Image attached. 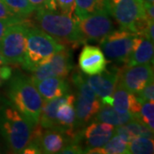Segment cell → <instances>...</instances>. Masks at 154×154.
<instances>
[{
	"label": "cell",
	"mask_w": 154,
	"mask_h": 154,
	"mask_svg": "<svg viewBox=\"0 0 154 154\" xmlns=\"http://www.w3.org/2000/svg\"><path fill=\"white\" fill-rule=\"evenodd\" d=\"M10 102L34 127L43 105V99L30 77L21 73L12 75L8 88Z\"/></svg>",
	"instance_id": "1"
},
{
	"label": "cell",
	"mask_w": 154,
	"mask_h": 154,
	"mask_svg": "<svg viewBox=\"0 0 154 154\" xmlns=\"http://www.w3.org/2000/svg\"><path fill=\"white\" fill-rule=\"evenodd\" d=\"M36 27L49 34L65 46L77 47L81 43L75 17L57 11L47 9L36 10L34 17Z\"/></svg>",
	"instance_id": "2"
},
{
	"label": "cell",
	"mask_w": 154,
	"mask_h": 154,
	"mask_svg": "<svg viewBox=\"0 0 154 154\" xmlns=\"http://www.w3.org/2000/svg\"><path fill=\"white\" fill-rule=\"evenodd\" d=\"M33 127L11 102L0 106V134L13 153H22L30 141Z\"/></svg>",
	"instance_id": "3"
},
{
	"label": "cell",
	"mask_w": 154,
	"mask_h": 154,
	"mask_svg": "<svg viewBox=\"0 0 154 154\" xmlns=\"http://www.w3.org/2000/svg\"><path fill=\"white\" fill-rule=\"evenodd\" d=\"M66 47L41 29L29 25L26 35V51L22 68L32 71L48 62L56 52Z\"/></svg>",
	"instance_id": "4"
},
{
	"label": "cell",
	"mask_w": 154,
	"mask_h": 154,
	"mask_svg": "<svg viewBox=\"0 0 154 154\" xmlns=\"http://www.w3.org/2000/svg\"><path fill=\"white\" fill-rule=\"evenodd\" d=\"M31 24L29 20L17 22L7 29L0 40V52L9 64L22 65L26 51V35Z\"/></svg>",
	"instance_id": "5"
},
{
	"label": "cell",
	"mask_w": 154,
	"mask_h": 154,
	"mask_svg": "<svg viewBox=\"0 0 154 154\" xmlns=\"http://www.w3.org/2000/svg\"><path fill=\"white\" fill-rule=\"evenodd\" d=\"M136 36V33L127 29H115L99 42V48L108 60L126 64L132 53Z\"/></svg>",
	"instance_id": "6"
},
{
	"label": "cell",
	"mask_w": 154,
	"mask_h": 154,
	"mask_svg": "<svg viewBox=\"0 0 154 154\" xmlns=\"http://www.w3.org/2000/svg\"><path fill=\"white\" fill-rule=\"evenodd\" d=\"M81 43H99L105 36L115 30L112 16L105 11H97L77 20Z\"/></svg>",
	"instance_id": "7"
},
{
	"label": "cell",
	"mask_w": 154,
	"mask_h": 154,
	"mask_svg": "<svg viewBox=\"0 0 154 154\" xmlns=\"http://www.w3.org/2000/svg\"><path fill=\"white\" fill-rule=\"evenodd\" d=\"M73 69L74 63L72 51L66 46L56 52L48 62L32 70L30 79L34 83L48 77L66 78Z\"/></svg>",
	"instance_id": "8"
},
{
	"label": "cell",
	"mask_w": 154,
	"mask_h": 154,
	"mask_svg": "<svg viewBox=\"0 0 154 154\" xmlns=\"http://www.w3.org/2000/svg\"><path fill=\"white\" fill-rule=\"evenodd\" d=\"M110 14L121 29L131 31L134 23L145 15L143 0H109Z\"/></svg>",
	"instance_id": "9"
},
{
	"label": "cell",
	"mask_w": 154,
	"mask_h": 154,
	"mask_svg": "<svg viewBox=\"0 0 154 154\" xmlns=\"http://www.w3.org/2000/svg\"><path fill=\"white\" fill-rule=\"evenodd\" d=\"M153 81V68L150 63L125 67L121 69L118 84L128 92L137 94Z\"/></svg>",
	"instance_id": "10"
},
{
	"label": "cell",
	"mask_w": 154,
	"mask_h": 154,
	"mask_svg": "<svg viewBox=\"0 0 154 154\" xmlns=\"http://www.w3.org/2000/svg\"><path fill=\"white\" fill-rule=\"evenodd\" d=\"M121 69L116 66L105 68L101 73L94 75H84V79L99 99L111 96L118 84Z\"/></svg>",
	"instance_id": "11"
},
{
	"label": "cell",
	"mask_w": 154,
	"mask_h": 154,
	"mask_svg": "<svg viewBox=\"0 0 154 154\" xmlns=\"http://www.w3.org/2000/svg\"><path fill=\"white\" fill-rule=\"evenodd\" d=\"M80 69L87 75L99 74L107 66V60L98 46L86 45L79 56Z\"/></svg>",
	"instance_id": "12"
},
{
	"label": "cell",
	"mask_w": 154,
	"mask_h": 154,
	"mask_svg": "<svg viewBox=\"0 0 154 154\" xmlns=\"http://www.w3.org/2000/svg\"><path fill=\"white\" fill-rule=\"evenodd\" d=\"M75 110V128H82L94 118L101 107V101L98 98H89L76 93L74 103Z\"/></svg>",
	"instance_id": "13"
},
{
	"label": "cell",
	"mask_w": 154,
	"mask_h": 154,
	"mask_svg": "<svg viewBox=\"0 0 154 154\" xmlns=\"http://www.w3.org/2000/svg\"><path fill=\"white\" fill-rule=\"evenodd\" d=\"M114 126L109 123L92 122L82 130L86 149L103 146L114 135Z\"/></svg>",
	"instance_id": "14"
},
{
	"label": "cell",
	"mask_w": 154,
	"mask_h": 154,
	"mask_svg": "<svg viewBox=\"0 0 154 154\" xmlns=\"http://www.w3.org/2000/svg\"><path fill=\"white\" fill-rule=\"evenodd\" d=\"M38 140L41 153H59L61 150L70 143V139L65 133L55 129L45 128Z\"/></svg>",
	"instance_id": "15"
},
{
	"label": "cell",
	"mask_w": 154,
	"mask_h": 154,
	"mask_svg": "<svg viewBox=\"0 0 154 154\" xmlns=\"http://www.w3.org/2000/svg\"><path fill=\"white\" fill-rule=\"evenodd\" d=\"M44 100L62 97L69 92V85L62 77H48L33 83Z\"/></svg>",
	"instance_id": "16"
},
{
	"label": "cell",
	"mask_w": 154,
	"mask_h": 154,
	"mask_svg": "<svg viewBox=\"0 0 154 154\" xmlns=\"http://www.w3.org/2000/svg\"><path fill=\"white\" fill-rule=\"evenodd\" d=\"M75 96L72 94H67L62 97L56 99L44 100L38 118V124L43 128L54 129L56 126V116L57 110L62 104L69 100H75Z\"/></svg>",
	"instance_id": "17"
},
{
	"label": "cell",
	"mask_w": 154,
	"mask_h": 154,
	"mask_svg": "<svg viewBox=\"0 0 154 154\" xmlns=\"http://www.w3.org/2000/svg\"><path fill=\"white\" fill-rule=\"evenodd\" d=\"M111 96L113 98L112 106L118 112H131L134 116L139 114L141 103H140L134 94L128 92L125 88L117 84Z\"/></svg>",
	"instance_id": "18"
},
{
	"label": "cell",
	"mask_w": 154,
	"mask_h": 154,
	"mask_svg": "<svg viewBox=\"0 0 154 154\" xmlns=\"http://www.w3.org/2000/svg\"><path fill=\"white\" fill-rule=\"evenodd\" d=\"M153 61V42L144 36L137 35L134 39V48L126 66L131 67L146 64Z\"/></svg>",
	"instance_id": "19"
},
{
	"label": "cell",
	"mask_w": 154,
	"mask_h": 154,
	"mask_svg": "<svg viewBox=\"0 0 154 154\" xmlns=\"http://www.w3.org/2000/svg\"><path fill=\"white\" fill-rule=\"evenodd\" d=\"M134 119H135V116L131 112L121 113L116 110L111 105L101 104V107L94 116V121L109 123L113 126H119L126 124Z\"/></svg>",
	"instance_id": "20"
},
{
	"label": "cell",
	"mask_w": 154,
	"mask_h": 154,
	"mask_svg": "<svg viewBox=\"0 0 154 154\" xmlns=\"http://www.w3.org/2000/svg\"><path fill=\"white\" fill-rule=\"evenodd\" d=\"M101 11L110 13L109 0H75L74 17L77 21L94 12Z\"/></svg>",
	"instance_id": "21"
},
{
	"label": "cell",
	"mask_w": 154,
	"mask_h": 154,
	"mask_svg": "<svg viewBox=\"0 0 154 154\" xmlns=\"http://www.w3.org/2000/svg\"><path fill=\"white\" fill-rule=\"evenodd\" d=\"M84 153L91 154H128V143L118 135L114 134L101 147L86 149Z\"/></svg>",
	"instance_id": "22"
},
{
	"label": "cell",
	"mask_w": 154,
	"mask_h": 154,
	"mask_svg": "<svg viewBox=\"0 0 154 154\" xmlns=\"http://www.w3.org/2000/svg\"><path fill=\"white\" fill-rule=\"evenodd\" d=\"M153 139L151 137H135L128 143V153H153Z\"/></svg>",
	"instance_id": "23"
},
{
	"label": "cell",
	"mask_w": 154,
	"mask_h": 154,
	"mask_svg": "<svg viewBox=\"0 0 154 154\" xmlns=\"http://www.w3.org/2000/svg\"><path fill=\"white\" fill-rule=\"evenodd\" d=\"M17 17L28 18L35 11L28 0H2Z\"/></svg>",
	"instance_id": "24"
},
{
	"label": "cell",
	"mask_w": 154,
	"mask_h": 154,
	"mask_svg": "<svg viewBox=\"0 0 154 154\" xmlns=\"http://www.w3.org/2000/svg\"><path fill=\"white\" fill-rule=\"evenodd\" d=\"M135 116V119L140 120L148 127L151 130L154 129V101H147L141 104V107L139 114Z\"/></svg>",
	"instance_id": "25"
},
{
	"label": "cell",
	"mask_w": 154,
	"mask_h": 154,
	"mask_svg": "<svg viewBox=\"0 0 154 154\" xmlns=\"http://www.w3.org/2000/svg\"><path fill=\"white\" fill-rule=\"evenodd\" d=\"M125 125L134 138L140 137V136L152 138L153 136V131L151 130L148 127L140 120L134 119L127 122Z\"/></svg>",
	"instance_id": "26"
},
{
	"label": "cell",
	"mask_w": 154,
	"mask_h": 154,
	"mask_svg": "<svg viewBox=\"0 0 154 154\" xmlns=\"http://www.w3.org/2000/svg\"><path fill=\"white\" fill-rule=\"evenodd\" d=\"M136 94L137 99L140 103L143 104L147 101H152L154 99V83L153 81H151L147 83V85L145 88L140 91Z\"/></svg>",
	"instance_id": "27"
},
{
	"label": "cell",
	"mask_w": 154,
	"mask_h": 154,
	"mask_svg": "<svg viewBox=\"0 0 154 154\" xmlns=\"http://www.w3.org/2000/svg\"><path fill=\"white\" fill-rule=\"evenodd\" d=\"M34 10L47 9L51 11H57V6L55 0H28Z\"/></svg>",
	"instance_id": "28"
},
{
	"label": "cell",
	"mask_w": 154,
	"mask_h": 154,
	"mask_svg": "<svg viewBox=\"0 0 154 154\" xmlns=\"http://www.w3.org/2000/svg\"><path fill=\"white\" fill-rule=\"evenodd\" d=\"M57 8L60 9L61 12L69 14V16L74 17L75 0H55Z\"/></svg>",
	"instance_id": "29"
},
{
	"label": "cell",
	"mask_w": 154,
	"mask_h": 154,
	"mask_svg": "<svg viewBox=\"0 0 154 154\" xmlns=\"http://www.w3.org/2000/svg\"><path fill=\"white\" fill-rule=\"evenodd\" d=\"M28 18H21V17H14V18H8V19H0V40L5 35L7 29L12 26L13 24H16L17 22H23L27 20Z\"/></svg>",
	"instance_id": "30"
},
{
	"label": "cell",
	"mask_w": 154,
	"mask_h": 154,
	"mask_svg": "<svg viewBox=\"0 0 154 154\" xmlns=\"http://www.w3.org/2000/svg\"><path fill=\"white\" fill-rule=\"evenodd\" d=\"M114 134L118 135L124 141H126L127 143H129L134 138V135L130 133V131L128 129V128H127L125 124L116 126V128H114Z\"/></svg>",
	"instance_id": "31"
},
{
	"label": "cell",
	"mask_w": 154,
	"mask_h": 154,
	"mask_svg": "<svg viewBox=\"0 0 154 154\" xmlns=\"http://www.w3.org/2000/svg\"><path fill=\"white\" fill-rule=\"evenodd\" d=\"M59 153L63 154H80L84 153V150L80 143H69L61 150Z\"/></svg>",
	"instance_id": "32"
},
{
	"label": "cell",
	"mask_w": 154,
	"mask_h": 154,
	"mask_svg": "<svg viewBox=\"0 0 154 154\" xmlns=\"http://www.w3.org/2000/svg\"><path fill=\"white\" fill-rule=\"evenodd\" d=\"M12 75L13 71L11 67L9 66V64L0 65V87L4 84L5 82L10 80Z\"/></svg>",
	"instance_id": "33"
},
{
	"label": "cell",
	"mask_w": 154,
	"mask_h": 154,
	"mask_svg": "<svg viewBox=\"0 0 154 154\" xmlns=\"http://www.w3.org/2000/svg\"><path fill=\"white\" fill-rule=\"evenodd\" d=\"M17 17L12 11L8 8L5 4L0 0V19H8V18H14Z\"/></svg>",
	"instance_id": "34"
},
{
	"label": "cell",
	"mask_w": 154,
	"mask_h": 154,
	"mask_svg": "<svg viewBox=\"0 0 154 154\" xmlns=\"http://www.w3.org/2000/svg\"><path fill=\"white\" fill-rule=\"evenodd\" d=\"M145 15L149 22H154V6L153 4L144 2Z\"/></svg>",
	"instance_id": "35"
},
{
	"label": "cell",
	"mask_w": 154,
	"mask_h": 154,
	"mask_svg": "<svg viewBox=\"0 0 154 154\" xmlns=\"http://www.w3.org/2000/svg\"><path fill=\"white\" fill-rule=\"evenodd\" d=\"M5 64H9V62L0 52V65H5Z\"/></svg>",
	"instance_id": "36"
},
{
	"label": "cell",
	"mask_w": 154,
	"mask_h": 154,
	"mask_svg": "<svg viewBox=\"0 0 154 154\" xmlns=\"http://www.w3.org/2000/svg\"><path fill=\"white\" fill-rule=\"evenodd\" d=\"M144 2H146V3H150V4H153L154 0H143Z\"/></svg>",
	"instance_id": "37"
}]
</instances>
